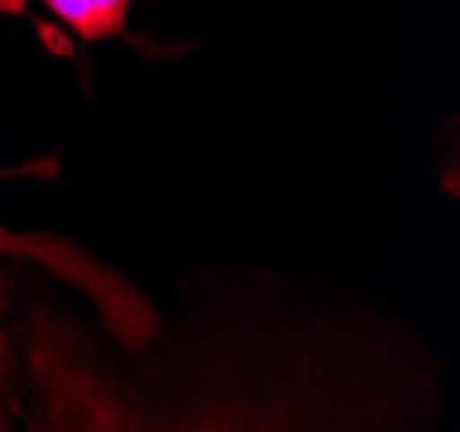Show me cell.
<instances>
[{"label":"cell","mask_w":460,"mask_h":432,"mask_svg":"<svg viewBox=\"0 0 460 432\" xmlns=\"http://www.w3.org/2000/svg\"><path fill=\"white\" fill-rule=\"evenodd\" d=\"M24 364L35 398V432H296L279 405L241 395L162 398L111 371L52 313L24 330Z\"/></svg>","instance_id":"1"},{"label":"cell","mask_w":460,"mask_h":432,"mask_svg":"<svg viewBox=\"0 0 460 432\" xmlns=\"http://www.w3.org/2000/svg\"><path fill=\"white\" fill-rule=\"evenodd\" d=\"M0 258H18L52 271L58 282L73 285L93 302L100 322L124 350H145L152 347L162 322L148 302V295L131 285L120 271L96 261L86 247L73 244L56 234H18L0 224Z\"/></svg>","instance_id":"2"},{"label":"cell","mask_w":460,"mask_h":432,"mask_svg":"<svg viewBox=\"0 0 460 432\" xmlns=\"http://www.w3.org/2000/svg\"><path fill=\"white\" fill-rule=\"evenodd\" d=\"M83 41H107L128 28L135 0H41Z\"/></svg>","instance_id":"3"},{"label":"cell","mask_w":460,"mask_h":432,"mask_svg":"<svg viewBox=\"0 0 460 432\" xmlns=\"http://www.w3.org/2000/svg\"><path fill=\"white\" fill-rule=\"evenodd\" d=\"M11 367H14L11 339L0 330V432H14L11 426Z\"/></svg>","instance_id":"4"},{"label":"cell","mask_w":460,"mask_h":432,"mask_svg":"<svg viewBox=\"0 0 460 432\" xmlns=\"http://www.w3.org/2000/svg\"><path fill=\"white\" fill-rule=\"evenodd\" d=\"M24 4H28V0H0V14L18 18V14H24Z\"/></svg>","instance_id":"5"}]
</instances>
